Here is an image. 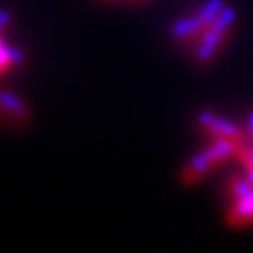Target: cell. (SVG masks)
Wrapping results in <instances>:
<instances>
[{
	"label": "cell",
	"instance_id": "7a4b0ae2",
	"mask_svg": "<svg viewBox=\"0 0 253 253\" xmlns=\"http://www.w3.org/2000/svg\"><path fill=\"white\" fill-rule=\"evenodd\" d=\"M208 26L204 24V20L194 14V16H185L179 18L173 26H171V36L175 42L183 44V46H194L202 40V36L206 34Z\"/></svg>",
	"mask_w": 253,
	"mask_h": 253
},
{
	"label": "cell",
	"instance_id": "5b68a950",
	"mask_svg": "<svg viewBox=\"0 0 253 253\" xmlns=\"http://www.w3.org/2000/svg\"><path fill=\"white\" fill-rule=\"evenodd\" d=\"M0 114H4L8 120L24 122L28 118V106L12 92H0Z\"/></svg>",
	"mask_w": 253,
	"mask_h": 253
},
{
	"label": "cell",
	"instance_id": "9c48e42d",
	"mask_svg": "<svg viewBox=\"0 0 253 253\" xmlns=\"http://www.w3.org/2000/svg\"><path fill=\"white\" fill-rule=\"evenodd\" d=\"M225 8V4H223V0H208V2L200 8V12H198V16L204 20V24L210 28L211 26V22L217 18V14L221 12Z\"/></svg>",
	"mask_w": 253,
	"mask_h": 253
},
{
	"label": "cell",
	"instance_id": "4fadbf2b",
	"mask_svg": "<svg viewBox=\"0 0 253 253\" xmlns=\"http://www.w3.org/2000/svg\"><path fill=\"white\" fill-rule=\"evenodd\" d=\"M10 22V14L8 12H0V32H2Z\"/></svg>",
	"mask_w": 253,
	"mask_h": 253
},
{
	"label": "cell",
	"instance_id": "277c9868",
	"mask_svg": "<svg viewBox=\"0 0 253 253\" xmlns=\"http://www.w3.org/2000/svg\"><path fill=\"white\" fill-rule=\"evenodd\" d=\"M213 168H215L213 156H211L210 148H206L204 152H200L192 162L185 166V169H183V173H181V179H183V183H187V185H194V183H198L202 177H206Z\"/></svg>",
	"mask_w": 253,
	"mask_h": 253
},
{
	"label": "cell",
	"instance_id": "6da1fadb",
	"mask_svg": "<svg viewBox=\"0 0 253 253\" xmlns=\"http://www.w3.org/2000/svg\"><path fill=\"white\" fill-rule=\"evenodd\" d=\"M198 126L211 138H231L237 142H245V128L241 130L229 120H223L211 112H200L198 116Z\"/></svg>",
	"mask_w": 253,
	"mask_h": 253
},
{
	"label": "cell",
	"instance_id": "8fae6325",
	"mask_svg": "<svg viewBox=\"0 0 253 253\" xmlns=\"http://www.w3.org/2000/svg\"><path fill=\"white\" fill-rule=\"evenodd\" d=\"M6 52H8V58H10V64H22L24 62V54L12 46H6Z\"/></svg>",
	"mask_w": 253,
	"mask_h": 253
},
{
	"label": "cell",
	"instance_id": "9a60e30c",
	"mask_svg": "<svg viewBox=\"0 0 253 253\" xmlns=\"http://www.w3.org/2000/svg\"><path fill=\"white\" fill-rule=\"evenodd\" d=\"M134 2H138V0H134Z\"/></svg>",
	"mask_w": 253,
	"mask_h": 253
},
{
	"label": "cell",
	"instance_id": "30bf717a",
	"mask_svg": "<svg viewBox=\"0 0 253 253\" xmlns=\"http://www.w3.org/2000/svg\"><path fill=\"white\" fill-rule=\"evenodd\" d=\"M233 20H235V10L233 8H223L219 14H217V18L211 22V30H215V32H219V34H225L227 36V32H229V28H231V24H233Z\"/></svg>",
	"mask_w": 253,
	"mask_h": 253
},
{
	"label": "cell",
	"instance_id": "3957f363",
	"mask_svg": "<svg viewBox=\"0 0 253 253\" xmlns=\"http://www.w3.org/2000/svg\"><path fill=\"white\" fill-rule=\"evenodd\" d=\"M227 36L225 34H219L211 28L206 30V34L202 36V40L196 44V60L200 62V64H211L213 58L217 56V52L221 50V46L225 44Z\"/></svg>",
	"mask_w": 253,
	"mask_h": 253
},
{
	"label": "cell",
	"instance_id": "7c38bea8",
	"mask_svg": "<svg viewBox=\"0 0 253 253\" xmlns=\"http://www.w3.org/2000/svg\"><path fill=\"white\" fill-rule=\"evenodd\" d=\"M245 142H253V112L249 114L247 122H245Z\"/></svg>",
	"mask_w": 253,
	"mask_h": 253
},
{
	"label": "cell",
	"instance_id": "ba28073f",
	"mask_svg": "<svg viewBox=\"0 0 253 253\" xmlns=\"http://www.w3.org/2000/svg\"><path fill=\"white\" fill-rule=\"evenodd\" d=\"M229 194L233 198V202L243 200L247 196H253V181L249 177H241V175H231L229 177Z\"/></svg>",
	"mask_w": 253,
	"mask_h": 253
},
{
	"label": "cell",
	"instance_id": "8992f818",
	"mask_svg": "<svg viewBox=\"0 0 253 253\" xmlns=\"http://www.w3.org/2000/svg\"><path fill=\"white\" fill-rule=\"evenodd\" d=\"M227 223L233 227L253 223V196H247L233 204V208L227 213Z\"/></svg>",
	"mask_w": 253,
	"mask_h": 253
},
{
	"label": "cell",
	"instance_id": "5bb4252c",
	"mask_svg": "<svg viewBox=\"0 0 253 253\" xmlns=\"http://www.w3.org/2000/svg\"><path fill=\"white\" fill-rule=\"evenodd\" d=\"M247 173H249V175H247V177H249V179H251V181H253V166H251V168H247Z\"/></svg>",
	"mask_w": 253,
	"mask_h": 253
},
{
	"label": "cell",
	"instance_id": "52a82bcc",
	"mask_svg": "<svg viewBox=\"0 0 253 253\" xmlns=\"http://www.w3.org/2000/svg\"><path fill=\"white\" fill-rule=\"evenodd\" d=\"M243 142H237V140H231V138H213V142L208 146L211 156H213V162L215 166H221L225 164L229 158L237 156V150Z\"/></svg>",
	"mask_w": 253,
	"mask_h": 253
}]
</instances>
